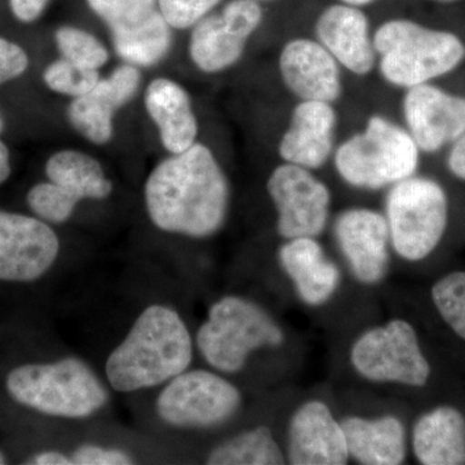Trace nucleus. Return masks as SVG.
<instances>
[{"instance_id":"nucleus-1","label":"nucleus","mask_w":465,"mask_h":465,"mask_svg":"<svg viewBox=\"0 0 465 465\" xmlns=\"http://www.w3.org/2000/svg\"><path fill=\"white\" fill-rule=\"evenodd\" d=\"M143 198L150 222L159 231L204 240L225 224L231 185L213 150L195 143L153 168Z\"/></svg>"},{"instance_id":"nucleus-2","label":"nucleus","mask_w":465,"mask_h":465,"mask_svg":"<svg viewBox=\"0 0 465 465\" xmlns=\"http://www.w3.org/2000/svg\"><path fill=\"white\" fill-rule=\"evenodd\" d=\"M195 341L180 312L153 302L134 318L104 367L109 388L118 393L155 390L191 369Z\"/></svg>"},{"instance_id":"nucleus-3","label":"nucleus","mask_w":465,"mask_h":465,"mask_svg":"<svg viewBox=\"0 0 465 465\" xmlns=\"http://www.w3.org/2000/svg\"><path fill=\"white\" fill-rule=\"evenodd\" d=\"M5 387L17 405L67 420L94 418L110 402L108 382L76 356L16 366Z\"/></svg>"},{"instance_id":"nucleus-4","label":"nucleus","mask_w":465,"mask_h":465,"mask_svg":"<svg viewBox=\"0 0 465 465\" xmlns=\"http://www.w3.org/2000/svg\"><path fill=\"white\" fill-rule=\"evenodd\" d=\"M376 69L391 87L407 90L450 74L465 58V43L457 34L391 18L374 32Z\"/></svg>"},{"instance_id":"nucleus-5","label":"nucleus","mask_w":465,"mask_h":465,"mask_svg":"<svg viewBox=\"0 0 465 465\" xmlns=\"http://www.w3.org/2000/svg\"><path fill=\"white\" fill-rule=\"evenodd\" d=\"M420 149L405 127L372 114L365 127L336 146L332 161L342 182L360 191H381L414 176Z\"/></svg>"},{"instance_id":"nucleus-6","label":"nucleus","mask_w":465,"mask_h":465,"mask_svg":"<svg viewBox=\"0 0 465 465\" xmlns=\"http://www.w3.org/2000/svg\"><path fill=\"white\" fill-rule=\"evenodd\" d=\"M194 341L211 369L237 374L253 351L281 347L284 333L262 305L243 296L225 295L208 309Z\"/></svg>"},{"instance_id":"nucleus-7","label":"nucleus","mask_w":465,"mask_h":465,"mask_svg":"<svg viewBox=\"0 0 465 465\" xmlns=\"http://www.w3.org/2000/svg\"><path fill=\"white\" fill-rule=\"evenodd\" d=\"M384 216L397 255L406 262H421L445 235L448 195L436 180L414 174L388 188Z\"/></svg>"},{"instance_id":"nucleus-8","label":"nucleus","mask_w":465,"mask_h":465,"mask_svg":"<svg viewBox=\"0 0 465 465\" xmlns=\"http://www.w3.org/2000/svg\"><path fill=\"white\" fill-rule=\"evenodd\" d=\"M242 401L241 391L215 370L188 369L162 385L155 414L173 430H211L231 420Z\"/></svg>"},{"instance_id":"nucleus-9","label":"nucleus","mask_w":465,"mask_h":465,"mask_svg":"<svg viewBox=\"0 0 465 465\" xmlns=\"http://www.w3.org/2000/svg\"><path fill=\"white\" fill-rule=\"evenodd\" d=\"M351 362L370 381L420 388L430 381V365L418 333L400 318L363 332L351 345Z\"/></svg>"},{"instance_id":"nucleus-10","label":"nucleus","mask_w":465,"mask_h":465,"mask_svg":"<svg viewBox=\"0 0 465 465\" xmlns=\"http://www.w3.org/2000/svg\"><path fill=\"white\" fill-rule=\"evenodd\" d=\"M108 26L115 54L137 67L158 65L173 47V33L158 0H87Z\"/></svg>"},{"instance_id":"nucleus-11","label":"nucleus","mask_w":465,"mask_h":465,"mask_svg":"<svg viewBox=\"0 0 465 465\" xmlns=\"http://www.w3.org/2000/svg\"><path fill=\"white\" fill-rule=\"evenodd\" d=\"M266 191L277 213V232L283 240L317 238L329 224L332 195L313 171L282 163L269 174Z\"/></svg>"},{"instance_id":"nucleus-12","label":"nucleus","mask_w":465,"mask_h":465,"mask_svg":"<svg viewBox=\"0 0 465 465\" xmlns=\"http://www.w3.org/2000/svg\"><path fill=\"white\" fill-rule=\"evenodd\" d=\"M262 17L256 0H231L219 14L207 15L193 26L189 42L193 64L206 74L231 69L243 56Z\"/></svg>"},{"instance_id":"nucleus-13","label":"nucleus","mask_w":465,"mask_h":465,"mask_svg":"<svg viewBox=\"0 0 465 465\" xmlns=\"http://www.w3.org/2000/svg\"><path fill=\"white\" fill-rule=\"evenodd\" d=\"M61 242L36 216L0 210V282L30 283L56 264Z\"/></svg>"},{"instance_id":"nucleus-14","label":"nucleus","mask_w":465,"mask_h":465,"mask_svg":"<svg viewBox=\"0 0 465 465\" xmlns=\"http://www.w3.org/2000/svg\"><path fill=\"white\" fill-rule=\"evenodd\" d=\"M339 249L362 284L381 283L391 262V234L384 213L367 207L342 211L333 224Z\"/></svg>"},{"instance_id":"nucleus-15","label":"nucleus","mask_w":465,"mask_h":465,"mask_svg":"<svg viewBox=\"0 0 465 465\" xmlns=\"http://www.w3.org/2000/svg\"><path fill=\"white\" fill-rule=\"evenodd\" d=\"M405 128L420 152H440L465 133V97L432 84L407 88L402 99Z\"/></svg>"},{"instance_id":"nucleus-16","label":"nucleus","mask_w":465,"mask_h":465,"mask_svg":"<svg viewBox=\"0 0 465 465\" xmlns=\"http://www.w3.org/2000/svg\"><path fill=\"white\" fill-rule=\"evenodd\" d=\"M278 69L286 90L299 101L336 103L342 94V67L316 38L284 43Z\"/></svg>"},{"instance_id":"nucleus-17","label":"nucleus","mask_w":465,"mask_h":465,"mask_svg":"<svg viewBox=\"0 0 465 465\" xmlns=\"http://www.w3.org/2000/svg\"><path fill=\"white\" fill-rule=\"evenodd\" d=\"M142 84L139 67L124 64L94 90L75 97L67 108L70 125L94 145H105L114 134V114L136 96Z\"/></svg>"},{"instance_id":"nucleus-18","label":"nucleus","mask_w":465,"mask_h":465,"mask_svg":"<svg viewBox=\"0 0 465 465\" xmlns=\"http://www.w3.org/2000/svg\"><path fill=\"white\" fill-rule=\"evenodd\" d=\"M316 39L335 57L342 70L367 76L376 69L374 33L362 7L338 3L317 17Z\"/></svg>"},{"instance_id":"nucleus-19","label":"nucleus","mask_w":465,"mask_h":465,"mask_svg":"<svg viewBox=\"0 0 465 465\" xmlns=\"http://www.w3.org/2000/svg\"><path fill=\"white\" fill-rule=\"evenodd\" d=\"M287 459L293 465L348 463L341 423L322 401H308L293 412L287 430Z\"/></svg>"},{"instance_id":"nucleus-20","label":"nucleus","mask_w":465,"mask_h":465,"mask_svg":"<svg viewBox=\"0 0 465 465\" xmlns=\"http://www.w3.org/2000/svg\"><path fill=\"white\" fill-rule=\"evenodd\" d=\"M336 127L338 113L333 104L298 101L278 143V154L286 163L320 170L335 152Z\"/></svg>"},{"instance_id":"nucleus-21","label":"nucleus","mask_w":465,"mask_h":465,"mask_svg":"<svg viewBox=\"0 0 465 465\" xmlns=\"http://www.w3.org/2000/svg\"><path fill=\"white\" fill-rule=\"evenodd\" d=\"M278 260L300 299L311 307L326 304L341 286V269L316 238L287 240L278 250Z\"/></svg>"},{"instance_id":"nucleus-22","label":"nucleus","mask_w":465,"mask_h":465,"mask_svg":"<svg viewBox=\"0 0 465 465\" xmlns=\"http://www.w3.org/2000/svg\"><path fill=\"white\" fill-rule=\"evenodd\" d=\"M145 108L168 153L179 154L197 143V116L191 94L182 84L168 78H155L146 88Z\"/></svg>"},{"instance_id":"nucleus-23","label":"nucleus","mask_w":465,"mask_h":465,"mask_svg":"<svg viewBox=\"0 0 465 465\" xmlns=\"http://www.w3.org/2000/svg\"><path fill=\"white\" fill-rule=\"evenodd\" d=\"M349 457L363 465H400L406 460L405 425L397 416L367 419L348 416L341 421Z\"/></svg>"},{"instance_id":"nucleus-24","label":"nucleus","mask_w":465,"mask_h":465,"mask_svg":"<svg viewBox=\"0 0 465 465\" xmlns=\"http://www.w3.org/2000/svg\"><path fill=\"white\" fill-rule=\"evenodd\" d=\"M415 457L424 465L465 464V418L458 409L440 406L420 416L412 430Z\"/></svg>"},{"instance_id":"nucleus-25","label":"nucleus","mask_w":465,"mask_h":465,"mask_svg":"<svg viewBox=\"0 0 465 465\" xmlns=\"http://www.w3.org/2000/svg\"><path fill=\"white\" fill-rule=\"evenodd\" d=\"M45 174L82 201H103L113 193V183L96 158L78 150H60L48 158Z\"/></svg>"},{"instance_id":"nucleus-26","label":"nucleus","mask_w":465,"mask_h":465,"mask_svg":"<svg viewBox=\"0 0 465 465\" xmlns=\"http://www.w3.org/2000/svg\"><path fill=\"white\" fill-rule=\"evenodd\" d=\"M210 465H280L286 455L275 440L271 428L256 427L223 440L211 450Z\"/></svg>"},{"instance_id":"nucleus-27","label":"nucleus","mask_w":465,"mask_h":465,"mask_svg":"<svg viewBox=\"0 0 465 465\" xmlns=\"http://www.w3.org/2000/svg\"><path fill=\"white\" fill-rule=\"evenodd\" d=\"M81 198L50 180L38 183L26 194V203L34 215L50 225L65 224L74 215Z\"/></svg>"},{"instance_id":"nucleus-28","label":"nucleus","mask_w":465,"mask_h":465,"mask_svg":"<svg viewBox=\"0 0 465 465\" xmlns=\"http://www.w3.org/2000/svg\"><path fill=\"white\" fill-rule=\"evenodd\" d=\"M54 42L61 57L85 69L99 70L109 61L108 48L94 34L79 27H58L54 33Z\"/></svg>"},{"instance_id":"nucleus-29","label":"nucleus","mask_w":465,"mask_h":465,"mask_svg":"<svg viewBox=\"0 0 465 465\" xmlns=\"http://www.w3.org/2000/svg\"><path fill=\"white\" fill-rule=\"evenodd\" d=\"M432 299L442 320L465 341V272H454L437 281Z\"/></svg>"},{"instance_id":"nucleus-30","label":"nucleus","mask_w":465,"mask_h":465,"mask_svg":"<svg viewBox=\"0 0 465 465\" xmlns=\"http://www.w3.org/2000/svg\"><path fill=\"white\" fill-rule=\"evenodd\" d=\"M99 81V70L85 69L64 57L54 60L43 72V82L51 91L72 99L88 94Z\"/></svg>"},{"instance_id":"nucleus-31","label":"nucleus","mask_w":465,"mask_h":465,"mask_svg":"<svg viewBox=\"0 0 465 465\" xmlns=\"http://www.w3.org/2000/svg\"><path fill=\"white\" fill-rule=\"evenodd\" d=\"M220 0H158L162 16L173 29L183 30L200 23Z\"/></svg>"},{"instance_id":"nucleus-32","label":"nucleus","mask_w":465,"mask_h":465,"mask_svg":"<svg viewBox=\"0 0 465 465\" xmlns=\"http://www.w3.org/2000/svg\"><path fill=\"white\" fill-rule=\"evenodd\" d=\"M73 465H131L134 457L127 450L115 446L84 443L69 451Z\"/></svg>"},{"instance_id":"nucleus-33","label":"nucleus","mask_w":465,"mask_h":465,"mask_svg":"<svg viewBox=\"0 0 465 465\" xmlns=\"http://www.w3.org/2000/svg\"><path fill=\"white\" fill-rule=\"evenodd\" d=\"M29 65L26 51L17 43L0 36V85L20 78Z\"/></svg>"},{"instance_id":"nucleus-34","label":"nucleus","mask_w":465,"mask_h":465,"mask_svg":"<svg viewBox=\"0 0 465 465\" xmlns=\"http://www.w3.org/2000/svg\"><path fill=\"white\" fill-rule=\"evenodd\" d=\"M48 3L50 0H9V7L20 23L32 24L42 16Z\"/></svg>"},{"instance_id":"nucleus-35","label":"nucleus","mask_w":465,"mask_h":465,"mask_svg":"<svg viewBox=\"0 0 465 465\" xmlns=\"http://www.w3.org/2000/svg\"><path fill=\"white\" fill-rule=\"evenodd\" d=\"M450 173L465 182V133L452 143L448 157Z\"/></svg>"},{"instance_id":"nucleus-36","label":"nucleus","mask_w":465,"mask_h":465,"mask_svg":"<svg viewBox=\"0 0 465 465\" xmlns=\"http://www.w3.org/2000/svg\"><path fill=\"white\" fill-rule=\"evenodd\" d=\"M24 464L30 465H73L69 452L61 450H45L27 458Z\"/></svg>"},{"instance_id":"nucleus-37","label":"nucleus","mask_w":465,"mask_h":465,"mask_svg":"<svg viewBox=\"0 0 465 465\" xmlns=\"http://www.w3.org/2000/svg\"><path fill=\"white\" fill-rule=\"evenodd\" d=\"M11 173V153L8 146L0 140V185L7 182Z\"/></svg>"},{"instance_id":"nucleus-38","label":"nucleus","mask_w":465,"mask_h":465,"mask_svg":"<svg viewBox=\"0 0 465 465\" xmlns=\"http://www.w3.org/2000/svg\"><path fill=\"white\" fill-rule=\"evenodd\" d=\"M341 2L351 5H357V7H365L367 5H371L375 0H341Z\"/></svg>"},{"instance_id":"nucleus-39","label":"nucleus","mask_w":465,"mask_h":465,"mask_svg":"<svg viewBox=\"0 0 465 465\" xmlns=\"http://www.w3.org/2000/svg\"><path fill=\"white\" fill-rule=\"evenodd\" d=\"M7 463H8V460H7V457H5V452L0 451V465L7 464Z\"/></svg>"},{"instance_id":"nucleus-40","label":"nucleus","mask_w":465,"mask_h":465,"mask_svg":"<svg viewBox=\"0 0 465 465\" xmlns=\"http://www.w3.org/2000/svg\"><path fill=\"white\" fill-rule=\"evenodd\" d=\"M5 119H3L2 113H0V134H2L3 131H5Z\"/></svg>"},{"instance_id":"nucleus-41","label":"nucleus","mask_w":465,"mask_h":465,"mask_svg":"<svg viewBox=\"0 0 465 465\" xmlns=\"http://www.w3.org/2000/svg\"><path fill=\"white\" fill-rule=\"evenodd\" d=\"M440 2H454V0H440Z\"/></svg>"},{"instance_id":"nucleus-42","label":"nucleus","mask_w":465,"mask_h":465,"mask_svg":"<svg viewBox=\"0 0 465 465\" xmlns=\"http://www.w3.org/2000/svg\"><path fill=\"white\" fill-rule=\"evenodd\" d=\"M256 2H260V0H256Z\"/></svg>"}]
</instances>
